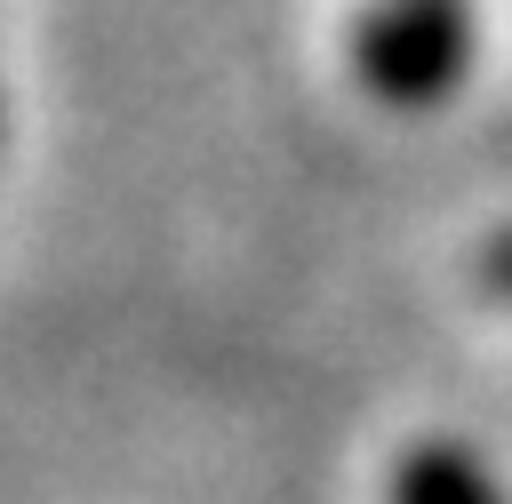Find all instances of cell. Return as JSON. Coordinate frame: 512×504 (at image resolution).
<instances>
[{
    "instance_id": "3957f363",
    "label": "cell",
    "mask_w": 512,
    "mask_h": 504,
    "mask_svg": "<svg viewBox=\"0 0 512 504\" xmlns=\"http://www.w3.org/2000/svg\"><path fill=\"white\" fill-rule=\"evenodd\" d=\"M480 288H496V296L512 304V232H496V240L480 248Z\"/></svg>"
},
{
    "instance_id": "6da1fadb",
    "label": "cell",
    "mask_w": 512,
    "mask_h": 504,
    "mask_svg": "<svg viewBox=\"0 0 512 504\" xmlns=\"http://www.w3.org/2000/svg\"><path fill=\"white\" fill-rule=\"evenodd\" d=\"M472 64V16L464 0H376L352 24V72L368 96L416 112L440 104Z\"/></svg>"
},
{
    "instance_id": "7a4b0ae2",
    "label": "cell",
    "mask_w": 512,
    "mask_h": 504,
    "mask_svg": "<svg viewBox=\"0 0 512 504\" xmlns=\"http://www.w3.org/2000/svg\"><path fill=\"white\" fill-rule=\"evenodd\" d=\"M392 504H504V488L448 440L432 448H408L400 472H392Z\"/></svg>"
}]
</instances>
